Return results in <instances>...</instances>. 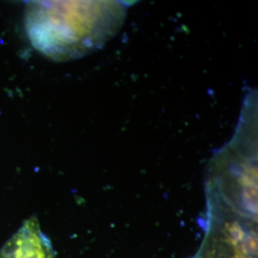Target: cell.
<instances>
[{
  "instance_id": "6da1fadb",
  "label": "cell",
  "mask_w": 258,
  "mask_h": 258,
  "mask_svg": "<svg viewBox=\"0 0 258 258\" xmlns=\"http://www.w3.org/2000/svg\"><path fill=\"white\" fill-rule=\"evenodd\" d=\"M2 258H52L51 247L33 222H29L3 249Z\"/></svg>"
},
{
  "instance_id": "7a4b0ae2",
  "label": "cell",
  "mask_w": 258,
  "mask_h": 258,
  "mask_svg": "<svg viewBox=\"0 0 258 258\" xmlns=\"http://www.w3.org/2000/svg\"><path fill=\"white\" fill-rule=\"evenodd\" d=\"M235 252L246 257L256 258L257 255V236L255 233L245 235L244 239L235 248Z\"/></svg>"
},
{
  "instance_id": "3957f363",
  "label": "cell",
  "mask_w": 258,
  "mask_h": 258,
  "mask_svg": "<svg viewBox=\"0 0 258 258\" xmlns=\"http://www.w3.org/2000/svg\"><path fill=\"white\" fill-rule=\"evenodd\" d=\"M246 232L243 231L242 227L238 222H233L231 224L226 225V236L227 240L234 247V249L239 245L244 239Z\"/></svg>"
}]
</instances>
